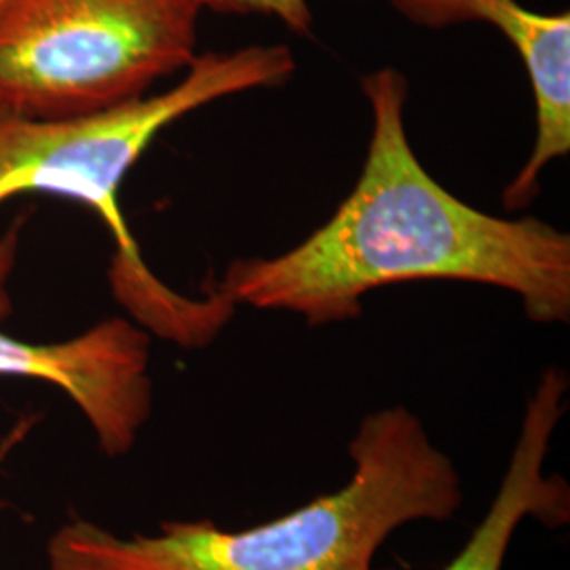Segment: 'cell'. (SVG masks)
I'll return each mask as SVG.
<instances>
[{
  "label": "cell",
  "instance_id": "cell-1",
  "mask_svg": "<svg viewBox=\"0 0 570 570\" xmlns=\"http://www.w3.org/2000/svg\"><path fill=\"white\" fill-rule=\"evenodd\" d=\"M372 108L366 164L326 225L275 258L237 261L214 292L230 305L287 311L311 326L362 315V298L402 282H469L522 298L532 322L570 317V237L537 218H499L454 197L407 140V82L362 81Z\"/></svg>",
  "mask_w": 570,
  "mask_h": 570
},
{
  "label": "cell",
  "instance_id": "cell-2",
  "mask_svg": "<svg viewBox=\"0 0 570 570\" xmlns=\"http://www.w3.org/2000/svg\"><path fill=\"white\" fill-rule=\"evenodd\" d=\"M348 456L351 480L252 529L169 520L121 537L75 518L49 537L47 570H395L376 567L389 537L412 522H446L463 508L461 473L407 407L367 414Z\"/></svg>",
  "mask_w": 570,
  "mask_h": 570
},
{
  "label": "cell",
  "instance_id": "cell-3",
  "mask_svg": "<svg viewBox=\"0 0 570 570\" xmlns=\"http://www.w3.org/2000/svg\"><path fill=\"white\" fill-rule=\"evenodd\" d=\"M294 70V53L285 45H247L197 56L164 94L96 112L30 119L0 108V205L23 195H51L96 212L115 239L110 287L131 322L184 348L207 346L237 306L214 289L188 298L165 285L144 263L119 193L165 127L205 104L289 81Z\"/></svg>",
  "mask_w": 570,
  "mask_h": 570
},
{
  "label": "cell",
  "instance_id": "cell-4",
  "mask_svg": "<svg viewBox=\"0 0 570 570\" xmlns=\"http://www.w3.org/2000/svg\"><path fill=\"white\" fill-rule=\"evenodd\" d=\"M197 0H0V108L63 119L148 96L197 58Z\"/></svg>",
  "mask_w": 570,
  "mask_h": 570
},
{
  "label": "cell",
  "instance_id": "cell-5",
  "mask_svg": "<svg viewBox=\"0 0 570 570\" xmlns=\"http://www.w3.org/2000/svg\"><path fill=\"white\" fill-rule=\"evenodd\" d=\"M18 249L20 226H13L0 237V317L9 313L7 285ZM0 379L60 389L110 459L129 454L153 416L150 334L125 317L58 343L21 341L0 327Z\"/></svg>",
  "mask_w": 570,
  "mask_h": 570
},
{
  "label": "cell",
  "instance_id": "cell-6",
  "mask_svg": "<svg viewBox=\"0 0 570 570\" xmlns=\"http://www.w3.org/2000/svg\"><path fill=\"white\" fill-rule=\"evenodd\" d=\"M407 20L429 28L484 21L497 28L529 72L537 140L529 161L503 193L505 209L537 197L543 169L570 150V13H539L518 0H391Z\"/></svg>",
  "mask_w": 570,
  "mask_h": 570
},
{
  "label": "cell",
  "instance_id": "cell-7",
  "mask_svg": "<svg viewBox=\"0 0 570 570\" xmlns=\"http://www.w3.org/2000/svg\"><path fill=\"white\" fill-rule=\"evenodd\" d=\"M569 379L550 367L527 404L510 465L480 527L444 570H503L522 522L562 527L570 520L569 484L546 471L551 438L567 406Z\"/></svg>",
  "mask_w": 570,
  "mask_h": 570
},
{
  "label": "cell",
  "instance_id": "cell-8",
  "mask_svg": "<svg viewBox=\"0 0 570 570\" xmlns=\"http://www.w3.org/2000/svg\"><path fill=\"white\" fill-rule=\"evenodd\" d=\"M202 9L228 16H266L282 21L296 35H308L313 28V11L308 0H197Z\"/></svg>",
  "mask_w": 570,
  "mask_h": 570
},
{
  "label": "cell",
  "instance_id": "cell-9",
  "mask_svg": "<svg viewBox=\"0 0 570 570\" xmlns=\"http://www.w3.org/2000/svg\"><path fill=\"white\" fill-rule=\"evenodd\" d=\"M30 428H32V421H21L20 425H16V429H13L11 433H7V435L2 438V442H0V469L7 463L9 454L23 442V438L28 435Z\"/></svg>",
  "mask_w": 570,
  "mask_h": 570
}]
</instances>
